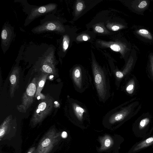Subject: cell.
Masks as SVG:
<instances>
[{
    "instance_id": "22",
    "label": "cell",
    "mask_w": 153,
    "mask_h": 153,
    "mask_svg": "<svg viewBox=\"0 0 153 153\" xmlns=\"http://www.w3.org/2000/svg\"><path fill=\"white\" fill-rule=\"evenodd\" d=\"M45 84V82L44 80H42L39 82V86L40 87H43Z\"/></svg>"
},
{
    "instance_id": "1",
    "label": "cell",
    "mask_w": 153,
    "mask_h": 153,
    "mask_svg": "<svg viewBox=\"0 0 153 153\" xmlns=\"http://www.w3.org/2000/svg\"><path fill=\"white\" fill-rule=\"evenodd\" d=\"M17 1L22 3L23 11L27 15L25 21V26H27L34 19L39 17L51 13L55 14L57 7V5L53 3L37 6L30 4L26 0Z\"/></svg>"
},
{
    "instance_id": "10",
    "label": "cell",
    "mask_w": 153,
    "mask_h": 153,
    "mask_svg": "<svg viewBox=\"0 0 153 153\" xmlns=\"http://www.w3.org/2000/svg\"><path fill=\"white\" fill-rule=\"evenodd\" d=\"M36 90L35 85L33 83L30 84L27 88L26 92L29 96H33Z\"/></svg>"
},
{
    "instance_id": "13",
    "label": "cell",
    "mask_w": 153,
    "mask_h": 153,
    "mask_svg": "<svg viewBox=\"0 0 153 153\" xmlns=\"http://www.w3.org/2000/svg\"><path fill=\"white\" fill-rule=\"evenodd\" d=\"M134 87V84L131 83L130 84L126 87V90L128 93L131 94L133 91Z\"/></svg>"
},
{
    "instance_id": "20",
    "label": "cell",
    "mask_w": 153,
    "mask_h": 153,
    "mask_svg": "<svg viewBox=\"0 0 153 153\" xmlns=\"http://www.w3.org/2000/svg\"><path fill=\"white\" fill-rule=\"evenodd\" d=\"M111 143V141L109 139H108L105 140V145L106 147H109Z\"/></svg>"
},
{
    "instance_id": "7",
    "label": "cell",
    "mask_w": 153,
    "mask_h": 153,
    "mask_svg": "<svg viewBox=\"0 0 153 153\" xmlns=\"http://www.w3.org/2000/svg\"><path fill=\"white\" fill-rule=\"evenodd\" d=\"M74 113L79 118L82 117L84 113L85 112V110L82 107L76 104L74 105Z\"/></svg>"
},
{
    "instance_id": "28",
    "label": "cell",
    "mask_w": 153,
    "mask_h": 153,
    "mask_svg": "<svg viewBox=\"0 0 153 153\" xmlns=\"http://www.w3.org/2000/svg\"><path fill=\"white\" fill-rule=\"evenodd\" d=\"M53 77V75L51 76L50 77V79L52 78Z\"/></svg>"
},
{
    "instance_id": "24",
    "label": "cell",
    "mask_w": 153,
    "mask_h": 153,
    "mask_svg": "<svg viewBox=\"0 0 153 153\" xmlns=\"http://www.w3.org/2000/svg\"><path fill=\"white\" fill-rule=\"evenodd\" d=\"M4 129H1L0 130V136L3 135L4 133Z\"/></svg>"
},
{
    "instance_id": "15",
    "label": "cell",
    "mask_w": 153,
    "mask_h": 153,
    "mask_svg": "<svg viewBox=\"0 0 153 153\" xmlns=\"http://www.w3.org/2000/svg\"><path fill=\"white\" fill-rule=\"evenodd\" d=\"M51 143V140L49 138L45 139L42 143V146L45 147L48 146Z\"/></svg>"
},
{
    "instance_id": "31",
    "label": "cell",
    "mask_w": 153,
    "mask_h": 153,
    "mask_svg": "<svg viewBox=\"0 0 153 153\" xmlns=\"http://www.w3.org/2000/svg\"><path fill=\"white\" fill-rule=\"evenodd\" d=\"M28 153H31V152H28Z\"/></svg>"
},
{
    "instance_id": "12",
    "label": "cell",
    "mask_w": 153,
    "mask_h": 153,
    "mask_svg": "<svg viewBox=\"0 0 153 153\" xmlns=\"http://www.w3.org/2000/svg\"><path fill=\"white\" fill-rule=\"evenodd\" d=\"M110 48L113 51L116 52L120 51L121 50L120 46L117 44H113L111 45Z\"/></svg>"
},
{
    "instance_id": "5",
    "label": "cell",
    "mask_w": 153,
    "mask_h": 153,
    "mask_svg": "<svg viewBox=\"0 0 153 153\" xmlns=\"http://www.w3.org/2000/svg\"><path fill=\"white\" fill-rule=\"evenodd\" d=\"M153 145V135L148 137L135 144L131 148L130 153H135Z\"/></svg>"
},
{
    "instance_id": "6",
    "label": "cell",
    "mask_w": 153,
    "mask_h": 153,
    "mask_svg": "<svg viewBox=\"0 0 153 153\" xmlns=\"http://www.w3.org/2000/svg\"><path fill=\"white\" fill-rule=\"evenodd\" d=\"M82 75L80 70L78 68L75 69L73 73V77L74 82L79 88L82 85Z\"/></svg>"
},
{
    "instance_id": "11",
    "label": "cell",
    "mask_w": 153,
    "mask_h": 153,
    "mask_svg": "<svg viewBox=\"0 0 153 153\" xmlns=\"http://www.w3.org/2000/svg\"><path fill=\"white\" fill-rule=\"evenodd\" d=\"M138 32L141 35L150 39H152V36L147 30L145 29H141Z\"/></svg>"
},
{
    "instance_id": "17",
    "label": "cell",
    "mask_w": 153,
    "mask_h": 153,
    "mask_svg": "<svg viewBox=\"0 0 153 153\" xmlns=\"http://www.w3.org/2000/svg\"><path fill=\"white\" fill-rule=\"evenodd\" d=\"M95 30L99 33H103L104 31L103 29L100 26H97L95 27Z\"/></svg>"
},
{
    "instance_id": "3",
    "label": "cell",
    "mask_w": 153,
    "mask_h": 153,
    "mask_svg": "<svg viewBox=\"0 0 153 153\" xmlns=\"http://www.w3.org/2000/svg\"><path fill=\"white\" fill-rule=\"evenodd\" d=\"M93 71L95 83L99 96L102 100L106 99L109 94V85L105 74L97 67H94Z\"/></svg>"
},
{
    "instance_id": "18",
    "label": "cell",
    "mask_w": 153,
    "mask_h": 153,
    "mask_svg": "<svg viewBox=\"0 0 153 153\" xmlns=\"http://www.w3.org/2000/svg\"><path fill=\"white\" fill-rule=\"evenodd\" d=\"M147 5V3L145 1H141L138 5V7L140 8H143L146 7Z\"/></svg>"
},
{
    "instance_id": "30",
    "label": "cell",
    "mask_w": 153,
    "mask_h": 153,
    "mask_svg": "<svg viewBox=\"0 0 153 153\" xmlns=\"http://www.w3.org/2000/svg\"><path fill=\"white\" fill-rule=\"evenodd\" d=\"M55 103L56 104H57V102H55Z\"/></svg>"
},
{
    "instance_id": "21",
    "label": "cell",
    "mask_w": 153,
    "mask_h": 153,
    "mask_svg": "<svg viewBox=\"0 0 153 153\" xmlns=\"http://www.w3.org/2000/svg\"><path fill=\"white\" fill-rule=\"evenodd\" d=\"M120 29V27L118 26L114 25L111 27V29L114 31H116Z\"/></svg>"
},
{
    "instance_id": "23",
    "label": "cell",
    "mask_w": 153,
    "mask_h": 153,
    "mask_svg": "<svg viewBox=\"0 0 153 153\" xmlns=\"http://www.w3.org/2000/svg\"><path fill=\"white\" fill-rule=\"evenodd\" d=\"M62 137L64 138H65L67 137V134L65 131H63L62 134Z\"/></svg>"
},
{
    "instance_id": "27",
    "label": "cell",
    "mask_w": 153,
    "mask_h": 153,
    "mask_svg": "<svg viewBox=\"0 0 153 153\" xmlns=\"http://www.w3.org/2000/svg\"><path fill=\"white\" fill-rule=\"evenodd\" d=\"M40 111V110L38 108L36 110V113H39Z\"/></svg>"
},
{
    "instance_id": "9",
    "label": "cell",
    "mask_w": 153,
    "mask_h": 153,
    "mask_svg": "<svg viewBox=\"0 0 153 153\" xmlns=\"http://www.w3.org/2000/svg\"><path fill=\"white\" fill-rule=\"evenodd\" d=\"M149 122V119L148 118L143 119L140 121L138 126L139 131H140L138 137H140L141 131L146 128Z\"/></svg>"
},
{
    "instance_id": "16",
    "label": "cell",
    "mask_w": 153,
    "mask_h": 153,
    "mask_svg": "<svg viewBox=\"0 0 153 153\" xmlns=\"http://www.w3.org/2000/svg\"><path fill=\"white\" fill-rule=\"evenodd\" d=\"M83 4L81 2L77 3L76 6V8L78 11H81L83 8Z\"/></svg>"
},
{
    "instance_id": "19",
    "label": "cell",
    "mask_w": 153,
    "mask_h": 153,
    "mask_svg": "<svg viewBox=\"0 0 153 153\" xmlns=\"http://www.w3.org/2000/svg\"><path fill=\"white\" fill-rule=\"evenodd\" d=\"M10 80L11 84H14L16 81V77L14 75H12L10 77Z\"/></svg>"
},
{
    "instance_id": "25",
    "label": "cell",
    "mask_w": 153,
    "mask_h": 153,
    "mask_svg": "<svg viewBox=\"0 0 153 153\" xmlns=\"http://www.w3.org/2000/svg\"><path fill=\"white\" fill-rule=\"evenodd\" d=\"M82 39L84 41H86L88 39V38L86 36H84L82 37Z\"/></svg>"
},
{
    "instance_id": "14",
    "label": "cell",
    "mask_w": 153,
    "mask_h": 153,
    "mask_svg": "<svg viewBox=\"0 0 153 153\" xmlns=\"http://www.w3.org/2000/svg\"><path fill=\"white\" fill-rule=\"evenodd\" d=\"M46 106V104L45 102H42L39 105L38 108L40 111H43L45 108Z\"/></svg>"
},
{
    "instance_id": "4",
    "label": "cell",
    "mask_w": 153,
    "mask_h": 153,
    "mask_svg": "<svg viewBox=\"0 0 153 153\" xmlns=\"http://www.w3.org/2000/svg\"><path fill=\"white\" fill-rule=\"evenodd\" d=\"M15 36L14 27L8 23H4L2 27L1 35V45L4 54L9 49Z\"/></svg>"
},
{
    "instance_id": "2",
    "label": "cell",
    "mask_w": 153,
    "mask_h": 153,
    "mask_svg": "<svg viewBox=\"0 0 153 153\" xmlns=\"http://www.w3.org/2000/svg\"><path fill=\"white\" fill-rule=\"evenodd\" d=\"M65 31L62 20L53 13L45 16L43 19L40 20L39 25L31 30V32L35 34L48 32L62 34Z\"/></svg>"
},
{
    "instance_id": "29",
    "label": "cell",
    "mask_w": 153,
    "mask_h": 153,
    "mask_svg": "<svg viewBox=\"0 0 153 153\" xmlns=\"http://www.w3.org/2000/svg\"><path fill=\"white\" fill-rule=\"evenodd\" d=\"M40 98V97L39 96L37 97V99L39 100Z\"/></svg>"
},
{
    "instance_id": "8",
    "label": "cell",
    "mask_w": 153,
    "mask_h": 153,
    "mask_svg": "<svg viewBox=\"0 0 153 153\" xmlns=\"http://www.w3.org/2000/svg\"><path fill=\"white\" fill-rule=\"evenodd\" d=\"M129 111L127 109H125L119 112L114 114V118L117 121L121 120L124 118L129 113Z\"/></svg>"
},
{
    "instance_id": "26",
    "label": "cell",
    "mask_w": 153,
    "mask_h": 153,
    "mask_svg": "<svg viewBox=\"0 0 153 153\" xmlns=\"http://www.w3.org/2000/svg\"><path fill=\"white\" fill-rule=\"evenodd\" d=\"M152 68L153 75V61H152Z\"/></svg>"
}]
</instances>
